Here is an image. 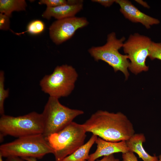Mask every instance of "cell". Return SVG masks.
<instances>
[{
  "label": "cell",
  "instance_id": "obj_9",
  "mask_svg": "<svg viewBox=\"0 0 161 161\" xmlns=\"http://www.w3.org/2000/svg\"><path fill=\"white\" fill-rule=\"evenodd\" d=\"M89 22L84 17L75 16L57 20L49 28L52 41L59 45L71 38L78 29L87 26Z\"/></svg>",
  "mask_w": 161,
  "mask_h": 161
},
{
  "label": "cell",
  "instance_id": "obj_25",
  "mask_svg": "<svg viewBox=\"0 0 161 161\" xmlns=\"http://www.w3.org/2000/svg\"><path fill=\"white\" fill-rule=\"evenodd\" d=\"M135 1L145 7L147 8H150V6L146 1L142 0H135Z\"/></svg>",
  "mask_w": 161,
  "mask_h": 161
},
{
  "label": "cell",
  "instance_id": "obj_4",
  "mask_svg": "<svg viewBox=\"0 0 161 161\" xmlns=\"http://www.w3.org/2000/svg\"><path fill=\"white\" fill-rule=\"evenodd\" d=\"M44 129L42 114L35 112L17 117L4 114L0 118L1 140L4 136L7 135L19 138L43 134Z\"/></svg>",
  "mask_w": 161,
  "mask_h": 161
},
{
  "label": "cell",
  "instance_id": "obj_27",
  "mask_svg": "<svg viewBox=\"0 0 161 161\" xmlns=\"http://www.w3.org/2000/svg\"><path fill=\"white\" fill-rule=\"evenodd\" d=\"M158 160L157 161H161V154L158 156Z\"/></svg>",
  "mask_w": 161,
  "mask_h": 161
},
{
  "label": "cell",
  "instance_id": "obj_16",
  "mask_svg": "<svg viewBox=\"0 0 161 161\" xmlns=\"http://www.w3.org/2000/svg\"><path fill=\"white\" fill-rule=\"evenodd\" d=\"M45 25L44 22L40 20H36L32 21L28 25L27 30L22 32L14 33L17 35H20L28 32L32 35L39 34L44 30Z\"/></svg>",
  "mask_w": 161,
  "mask_h": 161
},
{
  "label": "cell",
  "instance_id": "obj_10",
  "mask_svg": "<svg viewBox=\"0 0 161 161\" xmlns=\"http://www.w3.org/2000/svg\"><path fill=\"white\" fill-rule=\"evenodd\" d=\"M115 2L120 6V11L124 17L132 22L141 23L147 29L160 22L158 19L141 12L129 0H115Z\"/></svg>",
  "mask_w": 161,
  "mask_h": 161
},
{
  "label": "cell",
  "instance_id": "obj_5",
  "mask_svg": "<svg viewBox=\"0 0 161 161\" xmlns=\"http://www.w3.org/2000/svg\"><path fill=\"white\" fill-rule=\"evenodd\" d=\"M125 39L124 37L117 38L115 32H112L107 35L104 45L92 47L88 51L95 61H102L111 66L115 72H122L126 80L129 76L130 62L127 55L122 54L119 51L123 47Z\"/></svg>",
  "mask_w": 161,
  "mask_h": 161
},
{
  "label": "cell",
  "instance_id": "obj_7",
  "mask_svg": "<svg viewBox=\"0 0 161 161\" xmlns=\"http://www.w3.org/2000/svg\"><path fill=\"white\" fill-rule=\"evenodd\" d=\"M84 113L81 110L72 109L62 105L59 99L50 97L41 113L44 123L43 135L46 138L57 133Z\"/></svg>",
  "mask_w": 161,
  "mask_h": 161
},
{
  "label": "cell",
  "instance_id": "obj_24",
  "mask_svg": "<svg viewBox=\"0 0 161 161\" xmlns=\"http://www.w3.org/2000/svg\"><path fill=\"white\" fill-rule=\"evenodd\" d=\"M6 161H25V160L18 157L12 156L7 158Z\"/></svg>",
  "mask_w": 161,
  "mask_h": 161
},
{
  "label": "cell",
  "instance_id": "obj_1",
  "mask_svg": "<svg viewBox=\"0 0 161 161\" xmlns=\"http://www.w3.org/2000/svg\"><path fill=\"white\" fill-rule=\"evenodd\" d=\"M82 124L86 132L110 142L126 141L135 134L132 123L120 112L99 110Z\"/></svg>",
  "mask_w": 161,
  "mask_h": 161
},
{
  "label": "cell",
  "instance_id": "obj_29",
  "mask_svg": "<svg viewBox=\"0 0 161 161\" xmlns=\"http://www.w3.org/2000/svg\"><path fill=\"white\" fill-rule=\"evenodd\" d=\"M122 161H124V160H123Z\"/></svg>",
  "mask_w": 161,
  "mask_h": 161
},
{
  "label": "cell",
  "instance_id": "obj_28",
  "mask_svg": "<svg viewBox=\"0 0 161 161\" xmlns=\"http://www.w3.org/2000/svg\"><path fill=\"white\" fill-rule=\"evenodd\" d=\"M2 156L0 154V161H3L2 159Z\"/></svg>",
  "mask_w": 161,
  "mask_h": 161
},
{
  "label": "cell",
  "instance_id": "obj_26",
  "mask_svg": "<svg viewBox=\"0 0 161 161\" xmlns=\"http://www.w3.org/2000/svg\"><path fill=\"white\" fill-rule=\"evenodd\" d=\"M26 161H38L37 159L33 157H24L22 158Z\"/></svg>",
  "mask_w": 161,
  "mask_h": 161
},
{
  "label": "cell",
  "instance_id": "obj_23",
  "mask_svg": "<svg viewBox=\"0 0 161 161\" xmlns=\"http://www.w3.org/2000/svg\"><path fill=\"white\" fill-rule=\"evenodd\" d=\"M97 161H120L119 159L116 158L113 154L104 156L101 160Z\"/></svg>",
  "mask_w": 161,
  "mask_h": 161
},
{
  "label": "cell",
  "instance_id": "obj_13",
  "mask_svg": "<svg viewBox=\"0 0 161 161\" xmlns=\"http://www.w3.org/2000/svg\"><path fill=\"white\" fill-rule=\"evenodd\" d=\"M146 141L143 133L135 134L126 141L129 151L135 152L143 161H157L158 158L155 155L153 156L148 154L144 149L143 144Z\"/></svg>",
  "mask_w": 161,
  "mask_h": 161
},
{
  "label": "cell",
  "instance_id": "obj_6",
  "mask_svg": "<svg viewBox=\"0 0 161 161\" xmlns=\"http://www.w3.org/2000/svg\"><path fill=\"white\" fill-rule=\"evenodd\" d=\"M78 74L72 66L64 64L57 66L50 74L40 81L41 90L50 97L59 99L69 96L73 90Z\"/></svg>",
  "mask_w": 161,
  "mask_h": 161
},
{
  "label": "cell",
  "instance_id": "obj_20",
  "mask_svg": "<svg viewBox=\"0 0 161 161\" xmlns=\"http://www.w3.org/2000/svg\"><path fill=\"white\" fill-rule=\"evenodd\" d=\"M10 17L2 13H0V29L3 30H10Z\"/></svg>",
  "mask_w": 161,
  "mask_h": 161
},
{
  "label": "cell",
  "instance_id": "obj_3",
  "mask_svg": "<svg viewBox=\"0 0 161 161\" xmlns=\"http://www.w3.org/2000/svg\"><path fill=\"white\" fill-rule=\"evenodd\" d=\"M53 153L52 149L42 134L19 137L0 146V154L6 158L14 156L41 159L47 154Z\"/></svg>",
  "mask_w": 161,
  "mask_h": 161
},
{
  "label": "cell",
  "instance_id": "obj_12",
  "mask_svg": "<svg viewBox=\"0 0 161 161\" xmlns=\"http://www.w3.org/2000/svg\"><path fill=\"white\" fill-rule=\"evenodd\" d=\"M95 143L97 144L96 149L95 152L89 155L87 161H95L100 157L114 153H124L129 151L126 141L114 142L107 141L98 137Z\"/></svg>",
  "mask_w": 161,
  "mask_h": 161
},
{
  "label": "cell",
  "instance_id": "obj_14",
  "mask_svg": "<svg viewBox=\"0 0 161 161\" xmlns=\"http://www.w3.org/2000/svg\"><path fill=\"white\" fill-rule=\"evenodd\" d=\"M97 138V136L92 134L86 143L61 161H87L89 157L90 149L95 143Z\"/></svg>",
  "mask_w": 161,
  "mask_h": 161
},
{
  "label": "cell",
  "instance_id": "obj_18",
  "mask_svg": "<svg viewBox=\"0 0 161 161\" xmlns=\"http://www.w3.org/2000/svg\"><path fill=\"white\" fill-rule=\"evenodd\" d=\"M149 50L148 57L151 60L157 59L161 61V43L152 41Z\"/></svg>",
  "mask_w": 161,
  "mask_h": 161
},
{
  "label": "cell",
  "instance_id": "obj_19",
  "mask_svg": "<svg viewBox=\"0 0 161 161\" xmlns=\"http://www.w3.org/2000/svg\"><path fill=\"white\" fill-rule=\"evenodd\" d=\"M39 4H45L47 7H54L68 4L65 0H40L38 2Z\"/></svg>",
  "mask_w": 161,
  "mask_h": 161
},
{
  "label": "cell",
  "instance_id": "obj_15",
  "mask_svg": "<svg viewBox=\"0 0 161 161\" xmlns=\"http://www.w3.org/2000/svg\"><path fill=\"white\" fill-rule=\"evenodd\" d=\"M27 4L24 0H0V13L4 14L10 17L14 11L26 10Z\"/></svg>",
  "mask_w": 161,
  "mask_h": 161
},
{
  "label": "cell",
  "instance_id": "obj_17",
  "mask_svg": "<svg viewBox=\"0 0 161 161\" xmlns=\"http://www.w3.org/2000/svg\"><path fill=\"white\" fill-rule=\"evenodd\" d=\"M4 71H0V114H4V103L5 99L9 95V90L4 88Z\"/></svg>",
  "mask_w": 161,
  "mask_h": 161
},
{
  "label": "cell",
  "instance_id": "obj_2",
  "mask_svg": "<svg viewBox=\"0 0 161 161\" xmlns=\"http://www.w3.org/2000/svg\"><path fill=\"white\" fill-rule=\"evenodd\" d=\"M86 131L82 124L72 122L46 139L53 151L55 161H61L84 144Z\"/></svg>",
  "mask_w": 161,
  "mask_h": 161
},
{
  "label": "cell",
  "instance_id": "obj_22",
  "mask_svg": "<svg viewBox=\"0 0 161 161\" xmlns=\"http://www.w3.org/2000/svg\"><path fill=\"white\" fill-rule=\"evenodd\" d=\"M115 0H93L92 2L98 3L105 7H109L114 2Z\"/></svg>",
  "mask_w": 161,
  "mask_h": 161
},
{
  "label": "cell",
  "instance_id": "obj_21",
  "mask_svg": "<svg viewBox=\"0 0 161 161\" xmlns=\"http://www.w3.org/2000/svg\"><path fill=\"white\" fill-rule=\"evenodd\" d=\"M122 157L124 161H138L134 153L131 151L122 153Z\"/></svg>",
  "mask_w": 161,
  "mask_h": 161
},
{
  "label": "cell",
  "instance_id": "obj_11",
  "mask_svg": "<svg viewBox=\"0 0 161 161\" xmlns=\"http://www.w3.org/2000/svg\"><path fill=\"white\" fill-rule=\"evenodd\" d=\"M68 4L54 7H47L42 15L44 18L57 20L75 16L83 8L82 0H67Z\"/></svg>",
  "mask_w": 161,
  "mask_h": 161
},
{
  "label": "cell",
  "instance_id": "obj_8",
  "mask_svg": "<svg viewBox=\"0 0 161 161\" xmlns=\"http://www.w3.org/2000/svg\"><path fill=\"white\" fill-rule=\"evenodd\" d=\"M152 42L149 37L135 33L131 34L124 42L122 47L130 60L129 69L132 73L136 75L148 71L146 61Z\"/></svg>",
  "mask_w": 161,
  "mask_h": 161
}]
</instances>
